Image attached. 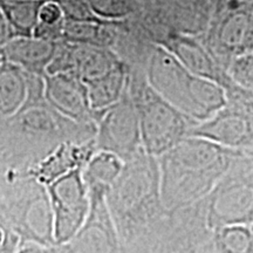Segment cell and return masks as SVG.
Instances as JSON below:
<instances>
[{
  "label": "cell",
  "mask_w": 253,
  "mask_h": 253,
  "mask_svg": "<svg viewBox=\"0 0 253 253\" xmlns=\"http://www.w3.org/2000/svg\"><path fill=\"white\" fill-rule=\"evenodd\" d=\"M27 75L26 103L13 118L0 122V164L26 175L62 143H86L96 135V125L72 121L47 103L45 78Z\"/></svg>",
  "instance_id": "cell-1"
},
{
  "label": "cell",
  "mask_w": 253,
  "mask_h": 253,
  "mask_svg": "<svg viewBox=\"0 0 253 253\" xmlns=\"http://www.w3.org/2000/svg\"><path fill=\"white\" fill-rule=\"evenodd\" d=\"M238 150L188 136L158 158L161 196L168 213L203 201L232 167Z\"/></svg>",
  "instance_id": "cell-2"
},
{
  "label": "cell",
  "mask_w": 253,
  "mask_h": 253,
  "mask_svg": "<svg viewBox=\"0 0 253 253\" xmlns=\"http://www.w3.org/2000/svg\"><path fill=\"white\" fill-rule=\"evenodd\" d=\"M122 246H136L167 217L158 158L141 149L128 161L107 196Z\"/></svg>",
  "instance_id": "cell-3"
},
{
  "label": "cell",
  "mask_w": 253,
  "mask_h": 253,
  "mask_svg": "<svg viewBox=\"0 0 253 253\" xmlns=\"http://www.w3.org/2000/svg\"><path fill=\"white\" fill-rule=\"evenodd\" d=\"M148 82L164 100L196 125L226 106V91L217 82L190 72L172 53L156 45L147 66Z\"/></svg>",
  "instance_id": "cell-4"
},
{
  "label": "cell",
  "mask_w": 253,
  "mask_h": 253,
  "mask_svg": "<svg viewBox=\"0 0 253 253\" xmlns=\"http://www.w3.org/2000/svg\"><path fill=\"white\" fill-rule=\"evenodd\" d=\"M128 91L140 118L142 147L155 157L188 137L195 123L150 86L144 71H129Z\"/></svg>",
  "instance_id": "cell-5"
},
{
  "label": "cell",
  "mask_w": 253,
  "mask_h": 253,
  "mask_svg": "<svg viewBox=\"0 0 253 253\" xmlns=\"http://www.w3.org/2000/svg\"><path fill=\"white\" fill-rule=\"evenodd\" d=\"M209 229L253 224V160L238 156L216 188L204 199Z\"/></svg>",
  "instance_id": "cell-6"
},
{
  "label": "cell",
  "mask_w": 253,
  "mask_h": 253,
  "mask_svg": "<svg viewBox=\"0 0 253 253\" xmlns=\"http://www.w3.org/2000/svg\"><path fill=\"white\" fill-rule=\"evenodd\" d=\"M45 188L52 211L54 244L67 245L84 226L90 212L82 169L67 173Z\"/></svg>",
  "instance_id": "cell-7"
},
{
  "label": "cell",
  "mask_w": 253,
  "mask_h": 253,
  "mask_svg": "<svg viewBox=\"0 0 253 253\" xmlns=\"http://www.w3.org/2000/svg\"><path fill=\"white\" fill-rule=\"evenodd\" d=\"M226 96V106L212 118L192 126L189 136L240 150L253 142V95L237 86Z\"/></svg>",
  "instance_id": "cell-8"
},
{
  "label": "cell",
  "mask_w": 253,
  "mask_h": 253,
  "mask_svg": "<svg viewBox=\"0 0 253 253\" xmlns=\"http://www.w3.org/2000/svg\"><path fill=\"white\" fill-rule=\"evenodd\" d=\"M95 143L97 151L116 155L123 162L143 149L140 118L128 86L118 103L97 112Z\"/></svg>",
  "instance_id": "cell-9"
},
{
  "label": "cell",
  "mask_w": 253,
  "mask_h": 253,
  "mask_svg": "<svg viewBox=\"0 0 253 253\" xmlns=\"http://www.w3.org/2000/svg\"><path fill=\"white\" fill-rule=\"evenodd\" d=\"M122 61L108 48L59 41L46 75L72 74L84 84L102 77Z\"/></svg>",
  "instance_id": "cell-10"
},
{
  "label": "cell",
  "mask_w": 253,
  "mask_h": 253,
  "mask_svg": "<svg viewBox=\"0 0 253 253\" xmlns=\"http://www.w3.org/2000/svg\"><path fill=\"white\" fill-rule=\"evenodd\" d=\"M45 99L62 116L81 125H96L86 84L72 74L45 75Z\"/></svg>",
  "instance_id": "cell-11"
},
{
  "label": "cell",
  "mask_w": 253,
  "mask_h": 253,
  "mask_svg": "<svg viewBox=\"0 0 253 253\" xmlns=\"http://www.w3.org/2000/svg\"><path fill=\"white\" fill-rule=\"evenodd\" d=\"M158 45L172 53L178 61L194 74L217 82L224 89L229 86L230 77L221 74L214 56L196 36L170 32Z\"/></svg>",
  "instance_id": "cell-12"
},
{
  "label": "cell",
  "mask_w": 253,
  "mask_h": 253,
  "mask_svg": "<svg viewBox=\"0 0 253 253\" xmlns=\"http://www.w3.org/2000/svg\"><path fill=\"white\" fill-rule=\"evenodd\" d=\"M96 151L95 140L86 143L66 142L30 169L27 175L39 184L47 186L69 172L84 169Z\"/></svg>",
  "instance_id": "cell-13"
},
{
  "label": "cell",
  "mask_w": 253,
  "mask_h": 253,
  "mask_svg": "<svg viewBox=\"0 0 253 253\" xmlns=\"http://www.w3.org/2000/svg\"><path fill=\"white\" fill-rule=\"evenodd\" d=\"M211 54L236 56L253 50V14L248 9H235L224 15L209 37Z\"/></svg>",
  "instance_id": "cell-14"
},
{
  "label": "cell",
  "mask_w": 253,
  "mask_h": 253,
  "mask_svg": "<svg viewBox=\"0 0 253 253\" xmlns=\"http://www.w3.org/2000/svg\"><path fill=\"white\" fill-rule=\"evenodd\" d=\"M58 42L36 37L13 38L2 47L1 54L5 61L13 63L26 73L45 78Z\"/></svg>",
  "instance_id": "cell-15"
},
{
  "label": "cell",
  "mask_w": 253,
  "mask_h": 253,
  "mask_svg": "<svg viewBox=\"0 0 253 253\" xmlns=\"http://www.w3.org/2000/svg\"><path fill=\"white\" fill-rule=\"evenodd\" d=\"M125 162L116 155L96 151L82 169L89 199L107 198L114 182L121 173Z\"/></svg>",
  "instance_id": "cell-16"
},
{
  "label": "cell",
  "mask_w": 253,
  "mask_h": 253,
  "mask_svg": "<svg viewBox=\"0 0 253 253\" xmlns=\"http://www.w3.org/2000/svg\"><path fill=\"white\" fill-rule=\"evenodd\" d=\"M28 96V75L13 63L0 62V122L23 109Z\"/></svg>",
  "instance_id": "cell-17"
},
{
  "label": "cell",
  "mask_w": 253,
  "mask_h": 253,
  "mask_svg": "<svg viewBox=\"0 0 253 253\" xmlns=\"http://www.w3.org/2000/svg\"><path fill=\"white\" fill-rule=\"evenodd\" d=\"M128 80V67L121 62L107 74L86 84L91 108L101 112L118 103L125 94Z\"/></svg>",
  "instance_id": "cell-18"
},
{
  "label": "cell",
  "mask_w": 253,
  "mask_h": 253,
  "mask_svg": "<svg viewBox=\"0 0 253 253\" xmlns=\"http://www.w3.org/2000/svg\"><path fill=\"white\" fill-rule=\"evenodd\" d=\"M47 0H1L0 11L7 21L13 38L33 37L39 14Z\"/></svg>",
  "instance_id": "cell-19"
},
{
  "label": "cell",
  "mask_w": 253,
  "mask_h": 253,
  "mask_svg": "<svg viewBox=\"0 0 253 253\" xmlns=\"http://www.w3.org/2000/svg\"><path fill=\"white\" fill-rule=\"evenodd\" d=\"M214 253H253V231L250 225H227L212 231Z\"/></svg>",
  "instance_id": "cell-20"
},
{
  "label": "cell",
  "mask_w": 253,
  "mask_h": 253,
  "mask_svg": "<svg viewBox=\"0 0 253 253\" xmlns=\"http://www.w3.org/2000/svg\"><path fill=\"white\" fill-rule=\"evenodd\" d=\"M91 11L104 21H120L140 11L138 0H86Z\"/></svg>",
  "instance_id": "cell-21"
},
{
  "label": "cell",
  "mask_w": 253,
  "mask_h": 253,
  "mask_svg": "<svg viewBox=\"0 0 253 253\" xmlns=\"http://www.w3.org/2000/svg\"><path fill=\"white\" fill-rule=\"evenodd\" d=\"M229 77L233 84L253 95V50L236 56L230 66Z\"/></svg>",
  "instance_id": "cell-22"
},
{
  "label": "cell",
  "mask_w": 253,
  "mask_h": 253,
  "mask_svg": "<svg viewBox=\"0 0 253 253\" xmlns=\"http://www.w3.org/2000/svg\"><path fill=\"white\" fill-rule=\"evenodd\" d=\"M54 1L60 5L63 12V17L67 20L94 21V23L104 21L96 17L86 0H54Z\"/></svg>",
  "instance_id": "cell-23"
},
{
  "label": "cell",
  "mask_w": 253,
  "mask_h": 253,
  "mask_svg": "<svg viewBox=\"0 0 253 253\" xmlns=\"http://www.w3.org/2000/svg\"><path fill=\"white\" fill-rule=\"evenodd\" d=\"M20 242L17 233L0 217V253H17Z\"/></svg>",
  "instance_id": "cell-24"
},
{
  "label": "cell",
  "mask_w": 253,
  "mask_h": 253,
  "mask_svg": "<svg viewBox=\"0 0 253 253\" xmlns=\"http://www.w3.org/2000/svg\"><path fill=\"white\" fill-rule=\"evenodd\" d=\"M65 20L63 12L58 2L54 0H47L40 9L39 23L46 25H56Z\"/></svg>",
  "instance_id": "cell-25"
},
{
  "label": "cell",
  "mask_w": 253,
  "mask_h": 253,
  "mask_svg": "<svg viewBox=\"0 0 253 253\" xmlns=\"http://www.w3.org/2000/svg\"><path fill=\"white\" fill-rule=\"evenodd\" d=\"M17 253H59L55 250H45L41 249L39 244L33 245H25L18 249Z\"/></svg>",
  "instance_id": "cell-26"
},
{
  "label": "cell",
  "mask_w": 253,
  "mask_h": 253,
  "mask_svg": "<svg viewBox=\"0 0 253 253\" xmlns=\"http://www.w3.org/2000/svg\"><path fill=\"white\" fill-rule=\"evenodd\" d=\"M239 151L243 155H244V156L253 160V142L250 145H248V147H245V148H243V149H240Z\"/></svg>",
  "instance_id": "cell-27"
},
{
  "label": "cell",
  "mask_w": 253,
  "mask_h": 253,
  "mask_svg": "<svg viewBox=\"0 0 253 253\" xmlns=\"http://www.w3.org/2000/svg\"><path fill=\"white\" fill-rule=\"evenodd\" d=\"M250 226H251V229H252V231H253V224H251V225H250Z\"/></svg>",
  "instance_id": "cell-28"
}]
</instances>
